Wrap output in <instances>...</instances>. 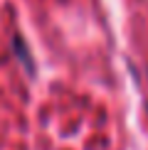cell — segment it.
Segmentation results:
<instances>
[{
  "instance_id": "1",
  "label": "cell",
  "mask_w": 148,
  "mask_h": 150,
  "mask_svg": "<svg viewBox=\"0 0 148 150\" xmlns=\"http://www.w3.org/2000/svg\"><path fill=\"white\" fill-rule=\"evenodd\" d=\"M15 49H17V54H20V59L25 62V67H27L30 71H35V64H32V57H30V52H27V47H25V42H22V37H15Z\"/></svg>"
},
{
  "instance_id": "2",
  "label": "cell",
  "mask_w": 148,
  "mask_h": 150,
  "mask_svg": "<svg viewBox=\"0 0 148 150\" xmlns=\"http://www.w3.org/2000/svg\"><path fill=\"white\" fill-rule=\"evenodd\" d=\"M146 116H148V101H146Z\"/></svg>"
}]
</instances>
